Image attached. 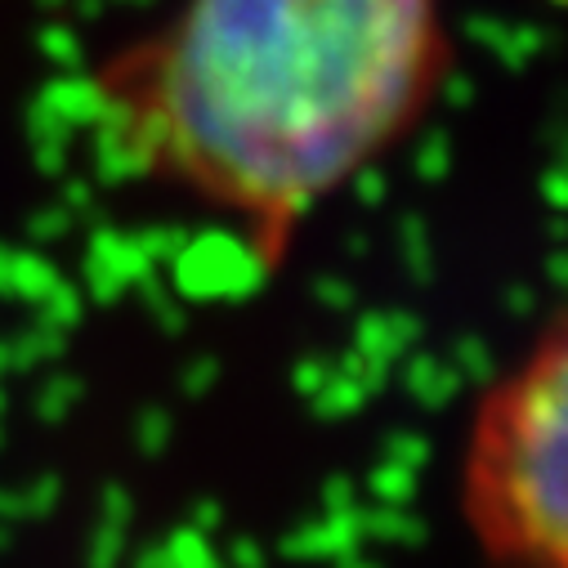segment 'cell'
I'll use <instances>...</instances> for the list:
<instances>
[{
	"mask_svg": "<svg viewBox=\"0 0 568 568\" xmlns=\"http://www.w3.org/2000/svg\"><path fill=\"white\" fill-rule=\"evenodd\" d=\"M448 68L439 0H184L94 68L108 149L273 264L412 130Z\"/></svg>",
	"mask_w": 568,
	"mask_h": 568,
	"instance_id": "6da1fadb",
	"label": "cell"
},
{
	"mask_svg": "<svg viewBox=\"0 0 568 568\" xmlns=\"http://www.w3.org/2000/svg\"><path fill=\"white\" fill-rule=\"evenodd\" d=\"M462 497L501 564L568 568V314L479 403Z\"/></svg>",
	"mask_w": 568,
	"mask_h": 568,
	"instance_id": "7a4b0ae2",
	"label": "cell"
}]
</instances>
